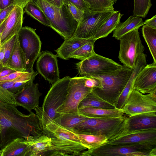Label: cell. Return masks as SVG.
<instances>
[{"instance_id":"obj_19","label":"cell","mask_w":156,"mask_h":156,"mask_svg":"<svg viewBox=\"0 0 156 156\" xmlns=\"http://www.w3.org/2000/svg\"><path fill=\"white\" fill-rule=\"evenodd\" d=\"M149 143H156V129L128 132L121 137L107 143L116 144Z\"/></svg>"},{"instance_id":"obj_43","label":"cell","mask_w":156,"mask_h":156,"mask_svg":"<svg viewBox=\"0 0 156 156\" xmlns=\"http://www.w3.org/2000/svg\"><path fill=\"white\" fill-rule=\"evenodd\" d=\"M15 82L12 81H0V86L10 91Z\"/></svg>"},{"instance_id":"obj_12","label":"cell","mask_w":156,"mask_h":156,"mask_svg":"<svg viewBox=\"0 0 156 156\" xmlns=\"http://www.w3.org/2000/svg\"><path fill=\"white\" fill-rule=\"evenodd\" d=\"M120 110L129 116L156 112V90L148 94H144L133 89L124 106Z\"/></svg>"},{"instance_id":"obj_47","label":"cell","mask_w":156,"mask_h":156,"mask_svg":"<svg viewBox=\"0 0 156 156\" xmlns=\"http://www.w3.org/2000/svg\"><path fill=\"white\" fill-rule=\"evenodd\" d=\"M15 71H16L14 70L10 69L4 68L0 72V78L8 75Z\"/></svg>"},{"instance_id":"obj_25","label":"cell","mask_w":156,"mask_h":156,"mask_svg":"<svg viewBox=\"0 0 156 156\" xmlns=\"http://www.w3.org/2000/svg\"><path fill=\"white\" fill-rule=\"evenodd\" d=\"M78 112L90 118L117 117L124 114L120 109L116 108L109 109L85 107L78 109Z\"/></svg>"},{"instance_id":"obj_40","label":"cell","mask_w":156,"mask_h":156,"mask_svg":"<svg viewBox=\"0 0 156 156\" xmlns=\"http://www.w3.org/2000/svg\"><path fill=\"white\" fill-rule=\"evenodd\" d=\"M33 79H32L31 80ZM31 80L29 81H19L16 82L14 83L10 92L14 94L18 93L23 89L25 86Z\"/></svg>"},{"instance_id":"obj_36","label":"cell","mask_w":156,"mask_h":156,"mask_svg":"<svg viewBox=\"0 0 156 156\" xmlns=\"http://www.w3.org/2000/svg\"><path fill=\"white\" fill-rule=\"evenodd\" d=\"M18 39L17 34L3 44L4 46V58L3 61L4 68L6 66L10 58Z\"/></svg>"},{"instance_id":"obj_41","label":"cell","mask_w":156,"mask_h":156,"mask_svg":"<svg viewBox=\"0 0 156 156\" xmlns=\"http://www.w3.org/2000/svg\"><path fill=\"white\" fill-rule=\"evenodd\" d=\"M15 5H12L0 10V26L6 19Z\"/></svg>"},{"instance_id":"obj_49","label":"cell","mask_w":156,"mask_h":156,"mask_svg":"<svg viewBox=\"0 0 156 156\" xmlns=\"http://www.w3.org/2000/svg\"><path fill=\"white\" fill-rule=\"evenodd\" d=\"M2 153V149H1L0 150V156H1Z\"/></svg>"},{"instance_id":"obj_33","label":"cell","mask_w":156,"mask_h":156,"mask_svg":"<svg viewBox=\"0 0 156 156\" xmlns=\"http://www.w3.org/2000/svg\"><path fill=\"white\" fill-rule=\"evenodd\" d=\"M96 41L92 39L83 45L71 54L69 58L82 60L92 56L95 53L94 50V44Z\"/></svg>"},{"instance_id":"obj_24","label":"cell","mask_w":156,"mask_h":156,"mask_svg":"<svg viewBox=\"0 0 156 156\" xmlns=\"http://www.w3.org/2000/svg\"><path fill=\"white\" fill-rule=\"evenodd\" d=\"M144 24L140 17L131 16L125 22L119 23L113 31V37L119 40L124 34Z\"/></svg>"},{"instance_id":"obj_38","label":"cell","mask_w":156,"mask_h":156,"mask_svg":"<svg viewBox=\"0 0 156 156\" xmlns=\"http://www.w3.org/2000/svg\"><path fill=\"white\" fill-rule=\"evenodd\" d=\"M64 4L67 5L73 18L78 23H80L83 19L84 12L69 2H66Z\"/></svg>"},{"instance_id":"obj_51","label":"cell","mask_w":156,"mask_h":156,"mask_svg":"<svg viewBox=\"0 0 156 156\" xmlns=\"http://www.w3.org/2000/svg\"><path fill=\"white\" fill-rule=\"evenodd\" d=\"M0 10H1V9H0Z\"/></svg>"},{"instance_id":"obj_32","label":"cell","mask_w":156,"mask_h":156,"mask_svg":"<svg viewBox=\"0 0 156 156\" xmlns=\"http://www.w3.org/2000/svg\"><path fill=\"white\" fill-rule=\"evenodd\" d=\"M81 144L88 150L92 149L108 142V138L103 135L77 134Z\"/></svg>"},{"instance_id":"obj_3","label":"cell","mask_w":156,"mask_h":156,"mask_svg":"<svg viewBox=\"0 0 156 156\" xmlns=\"http://www.w3.org/2000/svg\"><path fill=\"white\" fill-rule=\"evenodd\" d=\"M127 117L88 118L70 130L76 134L103 135L108 141L121 137L127 132Z\"/></svg>"},{"instance_id":"obj_27","label":"cell","mask_w":156,"mask_h":156,"mask_svg":"<svg viewBox=\"0 0 156 156\" xmlns=\"http://www.w3.org/2000/svg\"><path fill=\"white\" fill-rule=\"evenodd\" d=\"M88 118L78 112L64 113H60L53 120L60 125L70 130L76 125Z\"/></svg>"},{"instance_id":"obj_16","label":"cell","mask_w":156,"mask_h":156,"mask_svg":"<svg viewBox=\"0 0 156 156\" xmlns=\"http://www.w3.org/2000/svg\"><path fill=\"white\" fill-rule=\"evenodd\" d=\"M24 8L15 5L6 18L1 35L0 46L4 44L15 35L22 27Z\"/></svg>"},{"instance_id":"obj_20","label":"cell","mask_w":156,"mask_h":156,"mask_svg":"<svg viewBox=\"0 0 156 156\" xmlns=\"http://www.w3.org/2000/svg\"><path fill=\"white\" fill-rule=\"evenodd\" d=\"M127 132L156 129V112L141 113L127 117Z\"/></svg>"},{"instance_id":"obj_30","label":"cell","mask_w":156,"mask_h":156,"mask_svg":"<svg viewBox=\"0 0 156 156\" xmlns=\"http://www.w3.org/2000/svg\"><path fill=\"white\" fill-rule=\"evenodd\" d=\"M24 9V12L43 25L51 27L50 23L46 16L34 0H31L29 2Z\"/></svg>"},{"instance_id":"obj_17","label":"cell","mask_w":156,"mask_h":156,"mask_svg":"<svg viewBox=\"0 0 156 156\" xmlns=\"http://www.w3.org/2000/svg\"><path fill=\"white\" fill-rule=\"evenodd\" d=\"M133 89L143 94L156 90V63L147 64L140 70L135 79Z\"/></svg>"},{"instance_id":"obj_1","label":"cell","mask_w":156,"mask_h":156,"mask_svg":"<svg viewBox=\"0 0 156 156\" xmlns=\"http://www.w3.org/2000/svg\"><path fill=\"white\" fill-rule=\"evenodd\" d=\"M15 105H0V148L1 149L15 139L43 134L39 119L32 112L28 115L20 112Z\"/></svg>"},{"instance_id":"obj_14","label":"cell","mask_w":156,"mask_h":156,"mask_svg":"<svg viewBox=\"0 0 156 156\" xmlns=\"http://www.w3.org/2000/svg\"><path fill=\"white\" fill-rule=\"evenodd\" d=\"M36 63L38 73L52 84L59 79L57 57L48 51L41 52Z\"/></svg>"},{"instance_id":"obj_22","label":"cell","mask_w":156,"mask_h":156,"mask_svg":"<svg viewBox=\"0 0 156 156\" xmlns=\"http://www.w3.org/2000/svg\"><path fill=\"white\" fill-rule=\"evenodd\" d=\"M29 147V144L27 139L18 138L2 149L1 156H27Z\"/></svg>"},{"instance_id":"obj_52","label":"cell","mask_w":156,"mask_h":156,"mask_svg":"<svg viewBox=\"0 0 156 156\" xmlns=\"http://www.w3.org/2000/svg\"></svg>"},{"instance_id":"obj_15","label":"cell","mask_w":156,"mask_h":156,"mask_svg":"<svg viewBox=\"0 0 156 156\" xmlns=\"http://www.w3.org/2000/svg\"><path fill=\"white\" fill-rule=\"evenodd\" d=\"M34 79L31 80L18 93L15 94L16 106H20L30 113L39 106V98L42 95L38 89V84L34 83Z\"/></svg>"},{"instance_id":"obj_34","label":"cell","mask_w":156,"mask_h":156,"mask_svg":"<svg viewBox=\"0 0 156 156\" xmlns=\"http://www.w3.org/2000/svg\"><path fill=\"white\" fill-rule=\"evenodd\" d=\"M152 5L151 0H134L133 15L145 18Z\"/></svg>"},{"instance_id":"obj_21","label":"cell","mask_w":156,"mask_h":156,"mask_svg":"<svg viewBox=\"0 0 156 156\" xmlns=\"http://www.w3.org/2000/svg\"><path fill=\"white\" fill-rule=\"evenodd\" d=\"M146 57L147 55L143 53L137 58L135 67L118 98L115 106V108L120 109L124 106L129 93L133 89L135 79L140 70L147 65Z\"/></svg>"},{"instance_id":"obj_4","label":"cell","mask_w":156,"mask_h":156,"mask_svg":"<svg viewBox=\"0 0 156 156\" xmlns=\"http://www.w3.org/2000/svg\"><path fill=\"white\" fill-rule=\"evenodd\" d=\"M36 2L49 20L51 27L64 39L71 38L78 24L71 14L67 5L60 7L51 5L44 0Z\"/></svg>"},{"instance_id":"obj_42","label":"cell","mask_w":156,"mask_h":156,"mask_svg":"<svg viewBox=\"0 0 156 156\" xmlns=\"http://www.w3.org/2000/svg\"><path fill=\"white\" fill-rule=\"evenodd\" d=\"M12 5H15V0H0L1 10Z\"/></svg>"},{"instance_id":"obj_45","label":"cell","mask_w":156,"mask_h":156,"mask_svg":"<svg viewBox=\"0 0 156 156\" xmlns=\"http://www.w3.org/2000/svg\"><path fill=\"white\" fill-rule=\"evenodd\" d=\"M4 58V46H0V72L4 69L3 61Z\"/></svg>"},{"instance_id":"obj_11","label":"cell","mask_w":156,"mask_h":156,"mask_svg":"<svg viewBox=\"0 0 156 156\" xmlns=\"http://www.w3.org/2000/svg\"><path fill=\"white\" fill-rule=\"evenodd\" d=\"M86 77V76H82L70 78L66 99L57 109L58 113L78 112L79 103L92 90L85 86Z\"/></svg>"},{"instance_id":"obj_50","label":"cell","mask_w":156,"mask_h":156,"mask_svg":"<svg viewBox=\"0 0 156 156\" xmlns=\"http://www.w3.org/2000/svg\"><path fill=\"white\" fill-rule=\"evenodd\" d=\"M115 3V2H116L117 1V0H112Z\"/></svg>"},{"instance_id":"obj_39","label":"cell","mask_w":156,"mask_h":156,"mask_svg":"<svg viewBox=\"0 0 156 156\" xmlns=\"http://www.w3.org/2000/svg\"><path fill=\"white\" fill-rule=\"evenodd\" d=\"M69 2L81 10L85 12L89 9L83 0H63L64 3Z\"/></svg>"},{"instance_id":"obj_9","label":"cell","mask_w":156,"mask_h":156,"mask_svg":"<svg viewBox=\"0 0 156 156\" xmlns=\"http://www.w3.org/2000/svg\"><path fill=\"white\" fill-rule=\"evenodd\" d=\"M138 29L129 31L122 36L119 41V58L123 65L132 69L137 58L143 53L144 47L141 40Z\"/></svg>"},{"instance_id":"obj_46","label":"cell","mask_w":156,"mask_h":156,"mask_svg":"<svg viewBox=\"0 0 156 156\" xmlns=\"http://www.w3.org/2000/svg\"><path fill=\"white\" fill-rule=\"evenodd\" d=\"M49 4L58 7L62 6L64 4L63 0H44Z\"/></svg>"},{"instance_id":"obj_44","label":"cell","mask_w":156,"mask_h":156,"mask_svg":"<svg viewBox=\"0 0 156 156\" xmlns=\"http://www.w3.org/2000/svg\"><path fill=\"white\" fill-rule=\"evenodd\" d=\"M144 22L145 24L156 28V15H155L150 19L146 20Z\"/></svg>"},{"instance_id":"obj_29","label":"cell","mask_w":156,"mask_h":156,"mask_svg":"<svg viewBox=\"0 0 156 156\" xmlns=\"http://www.w3.org/2000/svg\"><path fill=\"white\" fill-rule=\"evenodd\" d=\"M123 15L119 11H115L100 28L93 39L96 40L98 39L107 37L113 31L120 22L121 18Z\"/></svg>"},{"instance_id":"obj_31","label":"cell","mask_w":156,"mask_h":156,"mask_svg":"<svg viewBox=\"0 0 156 156\" xmlns=\"http://www.w3.org/2000/svg\"><path fill=\"white\" fill-rule=\"evenodd\" d=\"M142 33L153 57V62L156 63V28L144 24L142 28Z\"/></svg>"},{"instance_id":"obj_2","label":"cell","mask_w":156,"mask_h":156,"mask_svg":"<svg viewBox=\"0 0 156 156\" xmlns=\"http://www.w3.org/2000/svg\"><path fill=\"white\" fill-rule=\"evenodd\" d=\"M34 109L43 134L51 139L57 156H81V152L87 148L81 144L76 134L51 119L41 107L37 106Z\"/></svg>"},{"instance_id":"obj_35","label":"cell","mask_w":156,"mask_h":156,"mask_svg":"<svg viewBox=\"0 0 156 156\" xmlns=\"http://www.w3.org/2000/svg\"><path fill=\"white\" fill-rule=\"evenodd\" d=\"M90 10H104L114 9L115 2L112 0H83Z\"/></svg>"},{"instance_id":"obj_5","label":"cell","mask_w":156,"mask_h":156,"mask_svg":"<svg viewBox=\"0 0 156 156\" xmlns=\"http://www.w3.org/2000/svg\"><path fill=\"white\" fill-rule=\"evenodd\" d=\"M133 70V69L123 65L120 71L115 74L98 76L101 80V88H95L92 91L99 97L115 107Z\"/></svg>"},{"instance_id":"obj_6","label":"cell","mask_w":156,"mask_h":156,"mask_svg":"<svg viewBox=\"0 0 156 156\" xmlns=\"http://www.w3.org/2000/svg\"><path fill=\"white\" fill-rule=\"evenodd\" d=\"M155 147L156 143L116 144L106 143L83 151L81 156H150L151 151Z\"/></svg>"},{"instance_id":"obj_13","label":"cell","mask_w":156,"mask_h":156,"mask_svg":"<svg viewBox=\"0 0 156 156\" xmlns=\"http://www.w3.org/2000/svg\"><path fill=\"white\" fill-rule=\"evenodd\" d=\"M70 78L69 76H66L59 79L52 84L44 98L41 107L52 119L60 114L58 113L56 110L66 99Z\"/></svg>"},{"instance_id":"obj_48","label":"cell","mask_w":156,"mask_h":156,"mask_svg":"<svg viewBox=\"0 0 156 156\" xmlns=\"http://www.w3.org/2000/svg\"><path fill=\"white\" fill-rule=\"evenodd\" d=\"M31 0H15V4L23 7V8L26 4Z\"/></svg>"},{"instance_id":"obj_8","label":"cell","mask_w":156,"mask_h":156,"mask_svg":"<svg viewBox=\"0 0 156 156\" xmlns=\"http://www.w3.org/2000/svg\"><path fill=\"white\" fill-rule=\"evenodd\" d=\"M114 9L84 12L72 38L93 39L101 26L115 12Z\"/></svg>"},{"instance_id":"obj_26","label":"cell","mask_w":156,"mask_h":156,"mask_svg":"<svg viewBox=\"0 0 156 156\" xmlns=\"http://www.w3.org/2000/svg\"><path fill=\"white\" fill-rule=\"evenodd\" d=\"M26 58L18 39L10 58L4 68L16 71H26Z\"/></svg>"},{"instance_id":"obj_37","label":"cell","mask_w":156,"mask_h":156,"mask_svg":"<svg viewBox=\"0 0 156 156\" xmlns=\"http://www.w3.org/2000/svg\"><path fill=\"white\" fill-rule=\"evenodd\" d=\"M5 104H12L17 106L15 94L0 86V105Z\"/></svg>"},{"instance_id":"obj_10","label":"cell","mask_w":156,"mask_h":156,"mask_svg":"<svg viewBox=\"0 0 156 156\" xmlns=\"http://www.w3.org/2000/svg\"><path fill=\"white\" fill-rule=\"evenodd\" d=\"M20 46L26 58V71H34L33 66L41 53V41L35 30L30 27H22L18 33Z\"/></svg>"},{"instance_id":"obj_28","label":"cell","mask_w":156,"mask_h":156,"mask_svg":"<svg viewBox=\"0 0 156 156\" xmlns=\"http://www.w3.org/2000/svg\"><path fill=\"white\" fill-rule=\"evenodd\" d=\"M85 107L109 109L115 108V106L100 98L92 91L80 102L78 109Z\"/></svg>"},{"instance_id":"obj_23","label":"cell","mask_w":156,"mask_h":156,"mask_svg":"<svg viewBox=\"0 0 156 156\" xmlns=\"http://www.w3.org/2000/svg\"><path fill=\"white\" fill-rule=\"evenodd\" d=\"M92 39L72 38L65 39L61 46L55 50L56 55L63 59L68 60L71 54Z\"/></svg>"},{"instance_id":"obj_18","label":"cell","mask_w":156,"mask_h":156,"mask_svg":"<svg viewBox=\"0 0 156 156\" xmlns=\"http://www.w3.org/2000/svg\"><path fill=\"white\" fill-rule=\"evenodd\" d=\"M26 139L29 144L27 156H57L51 139L46 135L30 136Z\"/></svg>"},{"instance_id":"obj_7","label":"cell","mask_w":156,"mask_h":156,"mask_svg":"<svg viewBox=\"0 0 156 156\" xmlns=\"http://www.w3.org/2000/svg\"><path fill=\"white\" fill-rule=\"evenodd\" d=\"M76 67L81 76L90 77L115 74L121 69L122 65L95 53L77 63Z\"/></svg>"}]
</instances>
